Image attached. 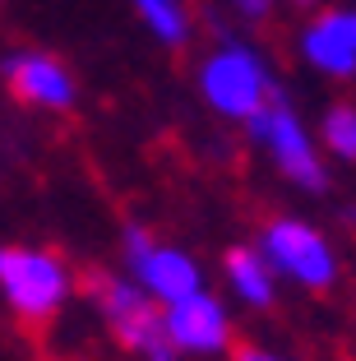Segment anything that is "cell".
<instances>
[{"label":"cell","mask_w":356,"mask_h":361,"mask_svg":"<svg viewBox=\"0 0 356 361\" xmlns=\"http://www.w3.org/2000/svg\"><path fill=\"white\" fill-rule=\"evenodd\" d=\"M195 84H200V97L218 121H231V126H250L269 102L287 93L283 79L273 75V61L245 37H231L222 32L218 42L204 51L200 70H195Z\"/></svg>","instance_id":"1"},{"label":"cell","mask_w":356,"mask_h":361,"mask_svg":"<svg viewBox=\"0 0 356 361\" xmlns=\"http://www.w3.org/2000/svg\"><path fill=\"white\" fill-rule=\"evenodd\" d=\"M84 297L93 301L97 319L111 329V338L135 361H180V348L167 334V310L157 306L130 274L88 269L84 274Z\"/></svg>","instance_id":"2"},{"label":"cell","mask_w":356,"mask_h":361,"mask_svg":"<svg viewBox=\"0 0 356 361\" xmlns=\"http://www.w3.org/2000/svg\"><path fill=\"white\" fill-rule=\"evenodd\" d=\"M79 292H84V278L70 269V259L47 245L10 241L0 250V301L19 324H51Z\"/></svg>","instance_id":"3"},{"label":"cell","mask_w":356,"mask_h":361,"mask_svg":"<svg viewBox=\"0 0 356 361\" xmlns=\"http://www.w3.org/2000/svg\"><path fill=\"white\" fill-rule=\"evenodd\" d=\"M245 139L269 158V167L296 185L301 195H324L329 190V153L319 144V130H310L301 121V111L292 106V97H278L245 126Z\"/></svg>","instance_id":"4"},{"label":"cell","mask_w":356,"mask_h":361,"mask_svg":"<svg viewBox=\"0 0 356 361\" xmlns=\"http://www.w3.org/2000/svg\"><path fill=\"white\" fill-rule=\"evenodd\" d=\"M254 245L264 250V259L273 264V274L283 283L301 287V292H333L338 278H343V264H338V250L324 232L296 213H273L264 218L259 232H254Z\"/></svg>","instance_id":"5"},{"label":"cell","mask_w":356,"mask_h":361,"mask_svg":"<svg viewBox=\"0 0 356 361\" xmlns=\"http://www.w3.org/2000/svg\"><path fill=\"white\" fill-rule=\"evenodd\" d=\"M121 259H125V274L144 287L157 306H176V301L209 287L200 259L190 250H180L176 241H162L157 232H148L144 223L121 227Z\"/></svg>","instance_id":"6"},{"label":"cell","mask_w":356,"mask_h":361,"mask_svg":"<svg viewBox=\"0 0 356 361\" xmlns=\"http://www.w3.org/2000/svg\"><path fill=\"white\" fill-rule=\"evenodd\" d=\"M0 79L10 88V97L19 106H32V111H47V116H65L79 102V79L74 70L47 47H10L0 56Z\"/></svg>","instance_id":"7"},{"label":"cell","mask_w":356,"mask_h":361,"mask_svg":"<svg viewBox=\"0 0 356 361\" xmlns=\"http://www.w3.org/2000/svg\"><path fill=\"white\" fill-rule=\"evenodd\" d=\"M296 56L324 79H356V5H324L296 32Z\"/></svg>","instance_id":"8"},{"label":"cell","mask_w":356,"mask_h":361,"mask_svg":"<svg viewBox=\"0 0 356 361\" xmlns=\"http://www.w3.org/2000/svg\"><path fill=\"white\" fill-rule=\"evenodd\" d=\"M162 310H167V334L180 348V357H222L231 348V338H236L227 301L218 292H209V287Z\"/></svg>","instance_id":"9"},{"label":"cell","mask_w":356,"mask_h":361,"mask_svg":"<svg viewBox=\"0 0 356 361\" xmlns=\"http://www.w3.org/2000/svg\"><path fill=\"white\" fill-rule=\"evenodd\" d=\"M222 283L241 306L250 310H273L278 306V283L283 278L273 274V264L264 259V250L254 241H236L222 250Z\"/></svg>","instance_id":"10"},{"label":"cell","mask_w":356,"mask_h":361,"mask_svg":"<svg viewBox=\"0 0 356 361\" xmlns=\"http://www.w3.org/2000/svg\"><path fill=\"white\" fill-rule=\"evenodd\" d=\"M130 10L148 28V37L157 47H167V51H180L190 42V32H195V19H190L185 0H130Z\"/></svg>","instance_id":"11"},{"label":"cell","mask_w":356,"mask_h":361,"mask_svg":"<svg viewBox=\"0 0 356 361\" xmlns=\"http://www.w3.org/2000/svg\"><path fill=\"white\" fill-rule=\"evenodd\" d=\"M319 144L333 162H352L356 167V102H333L319 116Z\"/></svg>","instance_id":"12"},{"label":"cell","mask_w":356,"mask_h":361,"mask_svg":"<svg viewBox=\"0 0 356 361\" xmlns=\"http://www.w3.org/2000/svg\"><path fill=\"white\" fill-rule=\"evenodd\" d=\"M227 5L241 14L245 23H269L273 10H278V0H227Z\"/></svg>","instance_id":"13"},{"label":"cell","mask_w":356,"mask_h":361,"mask_svg":"<svg viewBox=\"0 0 356 361\" xmlns=\"http://www.w3.org/2000/svg\"><path fill=\"white\" fill-rule=\"evenodd\" d=\"M236 361H287V357L273 352V348H259V343H241V348H236Z\"/></svg>","instance_id":"14"},{"label":"cell","mask_w":356,"mask_h":361,"mask_svg":"<svg viewBox=\"0 0 356 361\" xmlns=\"http://www.w3.org/2000/svg\"><path fill=\"white\" fill-rule=\"evenodd\" d=\"M296 10H324V0H292Z\"/></svg>","instance_id":"15"}]
</instances>
